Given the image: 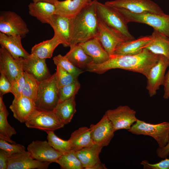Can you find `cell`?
Returning a JSON list of instances; mask_svg holds the SVG:
<instances>
[{"instance_id": "7c38bea8", "label": "cell", "mask_w": 169, "mask_h": 169, "mask_svg": "<svg viewBox=\"0 0 169 169\" xmlns=\"http://www.w3.org/2000/svg\"><path fill=\"white\" fill-rule=\"evenodd\" d=\"M25 123L28 128L37 129L46 132L55 131L64 126L58 120L53 111H43L38 110Z\"/></svg>"}, {"instance_id": "b9f144b4", "label": "cell", "mask_w": 169, "mask_h": 169, "mask_svg": "<svg viewBox=\"0 0 169 169\" xmlns=\"http://www.w3.org/2000/svg\"><path fill=\"white\" fill-rule=\"evenodd\" d=\"M157 156L161 158L165 159L169 155V141L164 147H159L156 150Z\"/></svg>"}, {"instance_id": "4dcf8cb0", "label": "cell", "mask_w": 169, "mask_h": 169, "mask_svg": "<svg viewBox=\"0 0 169 169\" xmlns=\"http://www.w3.org/2000/svg\"><path fill=\"white\" fill-rule=\"evenodd\" d=\"M8 114L6 107L0 111V139L11 143H16L11 139L13 135L16 134V131L8 121Z\"/></svg>"}, {"instance_id": "74e56055", "label": "cell", "mask_w": 169, "mask_h": 169, "mask_svg": "<svg viewBox=\"0 0 169 169\" xmlns=\"http://www.w3.org/2000/svg\"><path fill=\"white\" fill-rule=\"evenodd\" d=\"M0 148L7 153L8 157L26 151L25 148L23 145L16 143L10 144L2 139H0Z\"/></svg>"}, {"instance_id": "5bb4252c", "label": "cell", "mask_w": 169, "mask_h": 169, "mask_svg": "<svg viewBox=\"0 0 169 169\" xmlns=\"http://www.w3.org/2000/svg\"><path fill=\"white\" fill-rule=\"evenodd\" d=\"M27 150L34 159L51 163H56L63 154L55 150L46 141H33L28 146Z\"/></svg>"}, {"instance_id": "7dc6e473", "label": "cell", "mask_w": 169, "mask_h": 169, "mask_svg": "<svg viewBox=\"0 0 169 169\" xmlns=\"http://www.w3.org/2000/svg\"><path fill=\"white\" fill-rule=\"evenodd\" d=\"M33 2L36 3L38 2L43 1L50 3L54 4V2L56 1L55 0H32Z\"/></svg>"}, {"instance_id": "f546056e", "label": "cell", "mask_w": 169, "mask_h": 169, "mask_svg": "<svg viewBox=\"0 0 169 169\" xmlns=\"http://www.w3.org/2000/svg\"><path fill=\"white\" fill-rule=\"evenodd\" d=\"M64 56L74 65L80 69H85L89 64L93 62L92 58L78 44L70 49Z\"/></svg>"}, {"instance_id": "60d3db41", "label": "cell", "mask_w": 169, "mask_h": 169, "mask_svg": "<svg viewBox=\"0 0 169 169\" xmlns=\"http://www.w3.org/2000/svg\"><path fill=\"white\" fill-rule=\"evenodd\" d=\"M12 84L9 79L2 73L0 75V96H3L11 91Z\"/></svg>"}, {"instance_id": "f1b7e54d", "label": "cell", "mask_w": 169, "mask_h": 169, "mask_svg": "<svg viewBox=\"0 0 169 169\" xmlns=\"http://www.w3.org/2000/svg\"><path fill=\"white\" fill-rule=\"evenodd\" d=\"M151 41L144 47L152 53L169 58V38L154 30Z\"/></svg>"}, {"instance_id": "e0dca14e", "label": "cell", "mask_w": 169, "mask_h": 169, "mask_svg": "<svg viewBox=\"0 0 169 169\" xmlns=\"http://www.w3.org/2000/svg\"><path fill=\"white\" fill-rule=\"evenodd\" d=\"M51 163L34 159L28 151L9 157L7 169H46Z\"/></svg>"}, {"instance_id": "ab89813d", "label": "cell", "mask_w": 169, "mask_h": 169, "mask_svg": "<svg viewBox=\"0 0 169 169\" xmlns=\"http://www.w3.org/2000/svg\"><path fill=\"white\" fill-rule=\"evenodd\" d=\"M140 164L144 169H169V159L166 158L159 162L150 164L146 160L141 161Z\"/></svg>"}, {"instance_id": "5b68a950", "label": "cell", "mask_w": 169, "mask_h": 169, "mask_svg": "<svg viewBox=\"0 0 169 169\" xmlns=\"http://www.w3.org/2000/svg\"><path fill=\"white\" fill-rule=\"evenodd\" d=\"M128 131L138 135L148 136L153 138L159 146H165L169 141V122L151 124L137 119Z\"/></svg>"}, {"instance_id": "f6af8a7d", "label": "cell", "mask_w": 169, "mask_h": 169, "mask_svg": "<svg viewBox=\"0 0 169 169\" xmlns=\"http://www.w3.org/2000/svg\"><path fill=\"white\" fill-rule=\"evenodd\" d=\"M105 164L101 162H100L94 166L90 167L89 169H106Z\"/></svg>"}, {"instance_id": "7bdbcfd3", "label": "cell", "mask_w": 169, "mask_h": 169, "mask_svg": "<svg viewBox=\"0 0 169 169\" xmlns=\"http://www.w3.org/2000/svg\"><path fill=\"white\" fill-rule=\"evenodd\" d=\"M8 157L7 153L4 150H0V169H7Z\"/></svg>"}, {"instance_id": "277c9868", "label": "cell", "mask_w": 169, "mask_h": 169, "mask_svg": "<svg viewBox=\"0 0 169 169\" xmlns=\"http://www.w3.org/2000/svg\"><path fill=\"white\" fill-rule=\"evenodd\" d=\"M59 100L58 88L54 73L47 79L40 82L34 103L38 110L52 112Z\"/></svg>"}, {"instance_id": "1f68e13d", "label": "cell", "mask_w": 169, "mask_h": 169, "mask_svg": "<svg viewBox=\"0 0 169 169\" xmlns=\"http://www.w3.org/2000/svg\"><path fill=\"white\" fill-rule=\"evenodd\" d=\"M58 164L62 169H83L82 165L77 156L75 151L72 149L63 153L58 160Z\"/></svg>"}, {"instance_id": "ee69618b", "label": "cell", "mask_w": 169, "mask_h": 169, "mask_svg": "<svg viewBox=\"0 0 169 169\" xmlns=\"http://www.w3.org/2000/svg\"><path fill=\"white\" fill-rule=\"evenodd\" d=\"M164 86V94L163 97L165 99L169 98V69L165 75Z\"/></svg>"}, {"instance_id": "ffe728a7", "label": "cell", "mask_w": 169, "mask_h": 169, "mask_svg": "<svg viewBox=\"0 0 169 169\" xmlns=\"http://www.w3.org/2000/svg\"><path fill=\"white\" fill-rule=\"evenodd\" d=\"M78 44L85 53L92 58L93 63L95 64L102 63L110 58V55L97 37Z\"/></svg>"}, {"instance_id": "603a6c76", "label": "cell", "mask_w": 169, "mask_h": 169, "mask_svg": "<svg viewBox=\"0 0 169 169\" xmlns=\"http://www.w3.org/2000/svg\"><path fill=\"white\" fill-rule=\"evenodd\" d=\"M70 19L56 14L50 18L49 24L53 28L54 33L57 35L64 47H69Z\"/></svg>"}, {"instance_id": "7402d4cb", "label": "cell", "mask_w": 169, "mask_h": 169, "mask_svg": "<svg viewBox=\"0 0 169 169\" xmlns=\"http://www.w3.org/2000/svg\"><path fill=\"white\" fill-rule=\"evenodd\" d=\"M152 39L151 35L143 37L136 39L124 41L116 46L113 55H133L139 54Z\"/></svg>"}, {"instance_id": "ac0fdd59", "label": "cell", "mask_w": 169, "mask_h": 169, "mask_svg": "<svg viewBox=\"0 0 169 169\" xmlns=\"http://www.w3.org/2000/svg\"><path fill=\"white\" fill-rule=\"evenodd\" d=\"M9 108L13 117L21 123H25L37 110L32 100L22 95L18 99L14 97Z\"/></svg>"}, {"instance_id": "9c48e42d", "label": "cell", "mask_w": 169, "mask_h": 169, "mask_svg": "<svg viewBox=\"0 0 169 169\" xmlns=\"http://www.w3.org/2000/svg\"><path fill=\"white\" fill-rule=\"evenodd\" d=\"M136 111L127 105H120L105 112L112 123L115 131L124 129L129 130L136 121Z\"/></svg>"}, {"instance_id": "8fae6325", "label": "cell", "mask_w": 169, "mask_h": 169, "mask_svg": "<svg viewBox=\"0 0 169 169\" xmlns=\"http://www.w3.org/2000/svg\"><path fill=\"white\" fill-rule=\"evenodd\" d=\"M169 66V58L159 55L156 63L151 69L147 77L146 88L150 97L155 95L161 85H163L166 70Z\"/></svg>"}, {"instance_id": "f35d334b", "label": "cell", "mask_w": 169, "mask_h": 169, "mask_svg": "<svg viewBox=\"0 0 169 169\" xmlns=\"http://www.w3.org/2000/svg\"><path fill=\"white\" fill-rule=\"evenodd\" d=\"M25 83L23 72L12 83V87L11 93L13 95L14 97L18 99L22 96V93Z\"/></svg>"}, {"instance_id": "bcb514c9", "label": "cell", "mask_w": 169, "mask_h": 169, "mask_svg": "<svg viewBox=\"0 0 169 169\" xmlns=\"http://www.w3.org/2000/svg\"><path fill=\"white\" fill-rule=\"evenodd\" d=\"M6 107L3 99V96H0V111Z\"/></svg>"}, {"instance_id": "83f0119b", "label": "cell", "mask_w": 169, "mask_h": 169, "mask_svg": "<svg viewBox=\"0 0 169 169\" xmlns=\"http://www.w3.org/2000/svg\"><path fill=\"white\" fill-rule=\"evenodd\" d=\"M72 149L75 151L95 144L91 138L89 128H79L73 132L69 139Z\"/></svg>"}, {"instance_id": "4316f807", "label": "cell", "mask_w": 169, "mask_h": 169, "mask_svg": "<svg viewBox=\"0 0 169 169\" xmlns=\"http://www.w3.org/2000/svg\"><path fill=\"white\" fill-rule=\"evenodd\" d=\"M75 96L59 102L53 111L58 120L64 125L70 122L76 112Z\"/></svg>"}, {"instance_id": "d6a6232c", "label": "cell", "mask_w": 169, "mask_h": 169, "mask_svg": "<svg viewBox=\"0 0 169 169\" xmlns=\"http://www.w3.org/2000/svg\"><path fill=\"white\" fill-rule=\"evenodd\" d=\"M25 83L22 95L27 97L34 103L35 100L40 82L32 75L24 72Z\"/></svg>"}, {"instance_id": "d6986e66", "label": "cell", "mask_w": 169, "mask_h": 169, "mask_svg": "<svg viewBox=\"0 0 169 169\" xmlns=\"http://www.w3.org/2000/svg\"><path fill=\"white\" fill-rule=\"evenodd\" d=\"M22 38L19 35H8L0 32V44L14 58H28L30 54L23 48Z\"/></svg>"}, {"instance_id": "836d02e7", "label": "cell", "mask_w": 169, "mask_h": 169, "mask_svg": "<svg viewBox=\"0 0 169 169\" xmlns=\"http://www.w3.org/2000/svg\"><path fill=\"white\" fill-rule=\"evenodd\" d=\"M54 131H48L47 139L49 144L57 151L63 154L71 150L70 141L62 140L58 137L54 133Z\"/></svg>"}, {"instance_id": "30bf717a", "label": "cell", "mask_w": 169, "mask_h": 169, "mask_svg": "<svg viewBox=\"0 0 169 169\" xmlns=\"http://www.w3.org/2000/svg\"><path fill=\"white\" fill-rule=\"evenodd\" d=\"M99 31L97 37L110 56L113 54L116 46L124 41L130 40L117 30L107 25L99 18Z\"/></svg>"}, {"instance_id": "2e32d148", "label": "cell", "mask_w": 169, "mask_h": 169, "mask_svg": "<svg viewBox=\"0 0 169 169\" xmlns=\"http://www.w3.org/2000/svg\"><path fill=\"white\" fill-rule=\"evenodd\" d=\"M24 72L32 75L40 82L49 78L51 75L46 63V59H42L30 54L27 58H21Z\"/></svg>"}, {"instance_id": "681fc988", "label": "cell", "mask_w": 169, "mask_h": 169, "mask_svg": "<svg viewBox=\"0 0 169 169\" xmlns=\"http://www.w3.org/2000/svg\"></svg>"}, {"instance_id": "d4e9b609", "label": "cell", "mask_w": 169, "mask_h": 169, "mask_svg": "<svg viewBox=\"0 0 169 169\" xmlns=\"http://www.w3.org/2000/svg\"><path fill=\"white\" fill-rule=\"evenodd\" d=\"M103 147L95 144L75 151L76 155L85 169L89 168L100 162L99 154Z\"/></svg>"}, {"instance_id": "ba28073f", "label": "cell", "mask_w": 169, "mask_h": 169, "mask_svg": "<svg viewBox=\"0 0 169 169\" xmlns=\"http://www.w3.org/2000/svg\"><path fill=\"white\" fill-rule=\"evenodd\" d=\"M105 4L112 7L123 8L135 13H164L157 4L151 0H115L107 1Z\"/></svg>"}, {"instance_id": "e575fe53", "label": "cell", "mask_w": 169, "mask_h": 169, "mask_svg": "<svg viewBox=\"0 0 169 169\" xmlns=\"http://www.w3.org/2000/svg\"><path fill=\"white\" fill-rule=\"evenodd\" d=\"M53 60L56 66H60L76 78H78L79 76L84 72L81 69L74 65L64 56H62L60 54H58L53 58Z\"/></svg>"}, {"instance_id": "4fadbf2b", "label": "cell", "mask_w": 169, "mask_h": 169, "mask_svg": "<svg viewBox=\"0 0 169 169\" xmlns=\"http://www.w3.org/2000/svg\"><path fill=\"white\" fill-rule=\"evenodd\" d=\"M92 139L95 144L103 147L107 146L115 132L113 125L105 113L100 121L89 128Z\"/></svg>"}, {"instance_id": "44dd1931", "label": "cell", "mask_w": 169, "mask_h": 169, "mask_svg": "<svg viewBox=\"0 0 169 169\" xmlns=\"http://www.w3.org/2000/svg\"><path fill=\"white\" fill-rule=\"evenodd\" d=\"M54 4L55 7V14L71 19L89 3L86 0H57Z\"/></svg>"}, {"instance_id": "6da1fadb", "label": "cell", "mask_w": 169, "mask_h": 169, "mask_svg": "<svg viewBox=\"0 0 169 169\" xmlns=\"http://www.w3.org/2000/svg\"><path fill=\"white\" fill-rule=\"evenodd\" d=\"M159 55L144 48L137 54L113 55L102 63L92 62L85 70L90 72L102 74L111 69H120L138 73L146 77L151 69L157 62Z\"/></svg>"}, {"instance_id": "cb8c5ba5", "label": "cell", "mask_w": 169, "mask_h": 169, "mask_svg": "<svg viewBox=\"0 0 169 169\" xmlns=\"http://www.w3.org/2000/svg\"><path fill=\"white\" fill-rule=\"evenodd\" d=\"M28 7L29 14L43 23L49 24L51 17L55 14V6L50 3L43 1L31 3Z\"/></svg>"}, {"instance_id": "9a60e30c", "label": "cell", "mask_w": 169, "mask_h": 169, "mask_svg": "<svg viewBox=\"0 0 169 169\" xmlns=\"http://www.w3.org/2000/svg\"><path fill=\"white\" fill-rule=\"evenodd\" d=\"M24 71L21 58L14 59L5 49L0 48V73L3 74L11 83Z\"/></svg>"}, {"instance_id": "c3c4849f", "label": "cell", "mask_w": 169, "mask_h": 169, "mask_svg": "<svg viewBox=\"0 0 169 169\" xmlns=\"http://www.w3.org/2000/svg\"><path fill=\"white\" fill-rule=\"evenodd\" d=\"M86 1L88 3H90L92 2L91 0H86Z\"/></svg>"}, {"instance_id": "7a4b0ae2", "label": "cell", "mask_w": 169, "mask_h": 169, "mask_svg": "<svg viewBox=\"0 0 169 169\" xmlns=\"http://www.w3.org/2000/svg\"><path fill=\"white\" fill-rule=\"evenodd\" d=\"M70 19V49L96 37L99 31V24L95 0Z\"/></svg>"}, {"instance_id": "52a82bcc", "label": "cell", "mask_w": 169, "mask_h": 169, "mask_svg": "<svg viewBox=\"0 0 169 169\" xmlns=\"http://www.w3.org/2000/svg\"><path fill=\"white\" fill-rule=\"evenodd\" d=\"M29 32L27 24L19 15L13 11H1L0 32L24 38Z\"/></svg>"}, {"instance_id": "3957f363", "label": "cell", "mask_w": 169, "mask_h": 169, "mask_svg": "<svg viewBox=\"0 0 169 169\" xmlns=\"http://www.w3.org/2000/svg\"><path fill=\"white\" fill-rule=\"evenodd\" d=\"M115 8L122 15L127 23L134 22L148 25L169 38V14L148 12L135 13L123 8Z\"/></svg>"}, {"instance_id": "8992f818", "label": "cell", "mask_w": 169, "mask_h": 169, "mask_svg": "<svg viewBox=\"0 0 169 169\" xmlns=\"http://www.w3.org/2000/svg\"><path fill=\"white\" fill-rule=\"evenodd\" d=\"M98 18L109 26L121 33L129 40L135 39L129 32L126 22L122 15L114 7L95 0Z\"/></svg>"}, {"instance_id": "484cf974", "label": "cell", "mask_w": 169, "mask_h": 169, "mask_svg": "<svg viewBox=\"0 0 169 169\" xmlns=\"http://www.w3.org/2000/svg\"><path fill=\"white\" fill-rule=\"evenodd\" d=\"M63 42L56 34L51 39L35 44L32 48L31 54L42 59L50 58L55 49Z\"/></svg>"}, {"instance_id": "d590c367", "label": "cell", "mask_w": 169, "mask_h": 169, "mask_svg": "<svg viewBox=\"0 0 169 169\" xmlns=\"http://www.w3.org/2000/svg\"><path fill=\"white\" fill-rule=\"evenodd\" d=\"M55 73L57 85L58 88L69 84L78 79V78L67 71L59 65H56Z\"/></svg>"}, {"instance_id": "8d00e7d4", "label": "cell", "mask_w": 169, "mask_h": 169, "mask_svg": "<svg viewBox=\"0 0 169 169\" xmlns=\"http://www.w3.org/2000/svg\"><path fill=\"white\" fill-rule=\"evenodd\" d=\"M80 87V84L77 79L71 84L58 88L59 102L69 99L78 93Z\"/></svg>"}]
</instances>
